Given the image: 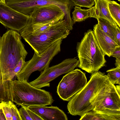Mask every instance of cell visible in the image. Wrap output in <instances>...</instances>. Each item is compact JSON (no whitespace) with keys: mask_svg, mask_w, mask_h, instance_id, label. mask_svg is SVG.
<instances>
[{"mask_svg":"<svg viewBox=\"0 0 120 120\" xmlns=\"http://www.w3.org/2000/svg\"><path fill=\"white\" fill-rule=\"evenodd\" d=\"M20 34L10 29L0 38V69L2 80H9L21 58L25 60L28 52Z\"/></svg>","mask_w":120,"mask_h":120,"instance_id":"obj_1","label":"cell"},{"mask_svg":"<svg viewBox=\"0 0 120 120\" xmlns=\"http://www.w3.org/2000/svg\"><path fill=\"white\" fill-rule=\"evenodd\" d=\"M108 80L106 75L100 71L92 74L84 87L68 101L67 106L68 113L72 115L81 116L92 110L97 96Z\"/></svg>","mask_w":120,"mask_h":120,"instance_id":"obj_2","label":"cell"},{"mask_svg":"<svg viewBox=\"0 0 120 120\" xmlns=\"http://www.w3.org/2000/svg\"><path fill=\"white\" fill-rule=\"evenodd\" d=\"M8 91L7 101L18 106H45L54 101L49 92L36 88L25 81L10 80Z\"/></svg>","mask_w":120,"mask_h":120,"instance_id":"obj_3","label":"cell"},{"mask_svg":"<svg viewBox=\"0 0 120 120\" xmlns=\"http://www.w3.org/2000/svg\"><path fill=\"white\" fill-rule=\"evenodd\" d=\"M76 50L79 61L78 67L91 74L98 71L105 66V55L98 45L93 30L85 32L78 42Z\"/></svg>","mask_w":120,"mask_h":120,"instance_id":"obj_4","label":"cell"},{"mask_svg":"<svg viewBox=\"0 0 120 120\" xmlns=\"http://www.w3.org/2000/svg\"><path fill=\"white\" fill-rule=\"evenodd\" d=\"M64 19L60 20L43 32L29 35L23 38L37 55L41 54L53 43L66 38L70 33Z\"/></svg>","mask_w":120,"mask_h":120,"instance_id":"obj_5","label":"cell"},{"mask_svg":"<svg viewBox=\"0 0 120 120\" xmlns=\"http://www.w3.org/2000/svg\"><path fill=\"white\" fill-rule=\"evenodd\" d=\"M92 110L120 120V95L109 79L97 96Z\"/></svg>","mask_w":120,"mask_h":120,"instance_id":"obj_6","label":"cell"},{"mask_svg":"<svg viewBox=\"0 0 120 120\" xmlns=\"http://www.w3.org/2000/svg\"><path fill=\"white\" fill-rule=\"evenodd\" d=\"M62 40L55 42L40 54L37 55L34 52L32 58L26 61L22 69L16 75L17 80L28 82L33 72L37 71L41 72L49 67L54 57L60 52Z\"/></svg>","mask_w":120,"mask_h":120,"instance_id":"obj_7","label":"cell"},{"mask_svg":"<svg viewBox=\"0 0 120 120\" xmlns=\"http://www.w3.org/2000/svg\"><path fill=\"white\" fill-rule=\"evenodd\" d=\"M5 4L15 10L25 15H29L35 7L52 4L59 7L64 14L65 23L72 22L70 13L76 6L71 0H5Z\"/></svg>","mask_w":120,"mask_h":120,"instance_id":"obj_8","label":"cell"},{"mask_svg":"<svg viewBox=\"0 0 120 120\" xmlns=\"http://www.w3.org/2000/svg\"><path fill=\"white\" fill-rule=\"evenodd\" d=\"M87 82L85 73L79 69H74L63 76L57 87V93L62 99L68 101Z\"/></svg>","mask_w":120,"mask_h":120,"instance_id":"obj_9","label":"cell"},{"mask_svg":"<svg viewBox=\"0 0 120 120\" xmlns=\"http://www.w3.org/2000/svg\"><path fill=\"white\" fill-rule=\"evenodd\" d=\"M79 62V60L75 58L65 59L58 64L46 68L41 72L37 78L29 83L38 89L49 87L51 81L63 74L73 70L78 67Z\"/></svg>","mask_w":120,"mask_h":120,"instance_id":"obj_10","label":"cell"},{"mask_svg":"<svg viewBox=\"0 0 120 120\" xmlns=\"http://www.w3.org/2000/svg\"><path fill=\"white\" fill-rule=\"evenodd\" d=\"M29 15L19 12L0 2V23L5 27L19 31L26 26Z\"/></svg>","mask_w":120,"mask_h":120,"instance_id":"obj_11","label":"cell"},{"mask_svg":"<svg viewBox=\"0 0 120 120\" xmlns=\"http://www.w3.org/2000/svg\"><path fill=\"white\" fill-rule=\"evenodd\" d=\"M63 15L65 16L64 12L56 5L50 4L37 6L29 15V20L26 25L52 21Z\"/></svg>","mask_w":120,"mask_h":120,"instance_id":"obj_12","label":"cell"},{"mask_svg":"<svg viewBox=\"0 0 120 120\" xmlns=\"http://www.w3.org/2000/svg\"><path fill=\"white\" fill-rule=\"evenodd\" d=\"M27 107L43 120H68L67 116L64 112L57 106H33Z\"/></svg>","mask_w":120,"mask_h":120,"instance_id":"obj_13","label":"cell"},{"mask_svg":"<svg viewBox=\"0 0 120 120\" xmlns=\"http://www.w3.org/2000/svg\"><path fill=\"white\" fill-rule=\"evenodd\" d=\"M93 31L98 45L105 55L110 57L114 50L117 47H120L103 32L97 24L94 25Z\"/></svg>","mask_w":120,"mask_h":120,"instance_id":"obj_14","label":"cell"},{"mask_svg":"<svg viewBox=\"0 0 120 120\" xmlns=\"http://www.w3.org/2000/svg\"><path fill=\"white\" fill-rule=\"evenodd\" d=\"M64 16L63 15L52 21L37 22L26 25L19 32L21 37L23 38L29 35H36L44 31L60 20L64 19Z\"/></svg>","mask_w":120,"mask_h":120,"instance_id":"obj_15","label":"cell"},{"mask_svg":"<svg viewBox=\"0 0 120 120\" xmlns=\"http://www.w3.org/2000/svg\"><path fill=\"white\" fill-rule=\"evenodd\" d=\"M109 0H96L94 8L96 19L99 17L105 19L115 26H118L111 16L108 7Z\"/></svg>","mask_w":120,"mask_h":120,"instance_id":"obj_16","label":"cell"},{"mask_svg":"<svg viewBox=\"0 0 120 120\" xmlns=\"http://www.w3.org/2000/svg\"><path fill=\"white\" fill-rule=\"evenodd\" d=\"M6 120H21L19 110L14 103L11 101H2L0 103Z\"/></svg>","mask_w":120,"mask_h":120,"instance_id":"obj_17","label":"cell"},{"mask_svg":"<svg viewBox=\"0 0 120 120\" xmlns=\"http://www.w3.org/2000/svg\"><path fill=\"white\" fill-rule=\"evenodd\" d=\"M72 14L71 18L74 24L77 22L83 21L89 17L97 18L94 6L85 9H82L81 7L75 6Z\"/></svg>","mask_w":120,"mask_h":120,"instance_id":"obj_18","label":"cell"},{"mask_svg":"<svg viewBox=\"0 0 120 120\" xmlns=\"http://www.w3.org/2000/svg\"><path fill=\"white\" fill-rule=\"evenodd\" d=\"M97 19L98 21L97 24L101 29L117 43L116 36L119 27L115 26L104 18L99 17Z\"/></svg>","mask_w":120,"mask_h":120,"instance_id":"obj_19","label":"cell"},{"mask_svg":"<svg viewBox=\"0 0 120 120\" xmlns=\"http://www.w3.org/2000/svg\"><path fill=\"white\" fill-rule=\"evenodd\" d=\"M108 7L109 13L117 26L120 27V5L116 1L109 0Z\"/></svg>","mask_w":120,"mask_h":120,"instance_id":"obj_20","label":"cell"},{"mask_svg":"<svg viewBox=\"0 0 120 120\" xmlns=\"http://www.w3.org/2000/svg\"><path fill=\"white\" fill-rule=\"evenodd\" d=\"M80 120H115L112 117L92 110L81 116Z\"/></svg>","mask_w":120,"mask_h":120,"instance_id":"obj_21","label":"cell"},{"mask_svg":"<svg viewBox=\"0 0 120 120\" xmlns=\"http://www.w3.org/2000/svg\"><path fill=\"white\" fill-rule=\"evenodd\" d=\"M107 76L113 84L120 85V67H116L107 70Z\"/></svg>","mask_w":120,"mask_h":120,"instance_id":"obj_22","label":"cell"},{"mask_svg":"<svg viewBox=\"0 0 120 120\" xmlns=\"http://www.w3.org/2000/svg\"><path fill=\"white\" fill-rule=\"evenodd\" d=\"M76 5L80 7L90 8L95 4L94 0H71Z\"/></svg>","mask_w":120,"mask_h":120,"instance_id":"obj_23","label":"cell"},{"mask_svg":"<svg viewBox=\"0 0 120 120\" xmlns=\"http://www.w3.org/2000/svg\"><path fill=\"white\" fill-rule=\"evenodd\" d=\"M26 61L22 58H21L16 67L14 69L9 80H12L15 76L24 67Z\"/></svg>","mask_w":120,"mask_h":120,"instance_id":"obj_24","label":"cell"},{"mask_svg":"<svg viewBox=\"0 0 120 120\" xmlns=\"http://www.w3.org/2000/svg\"><path fill=\"white\" fill-rule=\"evenodd\" d=\"M19 110L21 120H32L24 106H21Z\"/></svg>","mask_w":120,"mask_h":120,"instance_id":"obj_25","label":"cell"},{"mask_svg":"<svg viewBox=\"0 0 120 120\" xmlns=\"http://www.w3.org/2000/svg\"><path fill=\"white\" fill-rule=\"evenodd\" d=\"M24 106L32 120H43L41 117L29 109L27 106Z\"/></svg>","mask_w":120,"mask_h":120,"instance_id":"obj_26","label":"cell"},{"mask_svg":"<svg viewBox=\"0 0 120 120\" xmlns=\"http://www.w3.org/2000/svg\"><path fill=\"white\" fill-rule=\"evenodd\" d=\"M111 56L116 59L120 58V47H117L112 53Z\"/></svg>","mask_w":120,"mask_h":120,"instance_id":"obj_27","label":"cell"},{"mask_svg":"<svg viewBox=\"0 0 120 120\" xmlns=\"http://www.w3.org/2000/svg\"><path fill=\"white\" fill-rule=\"evenodd\" d=\"M116 38L117 44L119 45L120 46V30L119 27L117 28Z\"/></svg>","mask_w":120,"mask_h":120,"instance_id":"obj_28","label":"cell"},{"mask_svg":"<svg viewBox=\"0 0 120 120\" xmlns=\"http://www.w3.org/2000/svg\"><path fill=\"white\" fill-rule=\"evenodd\" d=\"M6 120L2 109L0 107V120Z\"/></svg>","mask_w":120,"mask_h":120,"instance_id":"obj_29","label":"cell"},{"mask_svg":"<svg viewBox=\"0 0 120 120\" xmlns=\"http://www.w3.org/2000/svg\"><path fill=\"white\" fill-rule=\"evenodd\" d=\"M115 64L116 67H120V58L116 59Z\"/></svg>","mask_w":120,"mask_h":120,"instance_id":"obj_30","label":"cell"},{"mask_svg":"<svg viewBox=\"0 0 120 120\" xmlns=\"http://www.w3.org/2000/svg\"><path fill=\"white\" fill-rule=\"evenodd\" d=\"M116 89L119 95H120V85H117L115 86Z\"/></svg>","mask_w":120,"mask_h":120,"instance_id":"obj_31","label":"cell"},{"mask_svg":"<svg viewBox=\"0 0 120 120\" xmlns=\"http://www.w3.org/2000/svg\"><path fill=\"white\" fill-rule=\"evenodd\" d=\"M0 2L5 4V0H0Z\"/></svg>","mask_w":120,"mask_h":120,"instance_id":"obj_32","label":"cell"},{"mask_svg":"<svg viewBox=\"0 0 120 120\" xmlns=\"http://www.w3.org/2000/svg\"><path fill=\"white\" fill-rule=\"evenodd\" d=\"M1 71L0 69V80L1 78Z\"/></svg>","mask_w":120,"mask_h":120,"instance_id":"obj_33","label":"cell"},{"mask_svg":"<svg viewBox=\"0 0 120 120\" xmlns=\"http://www.w3.org/2000/svg\"><path fill=\"white\" fill-rule=\"evenodd\" d=\"M94 0V1L95 2H96V0Z\"/></svg>","mask_w":120,"mask_h":120,"instance_id":"obj_34","label":"cell"},{"mask_svg":"<svg viewBox=\"0 0 120 120\" xmlns=\"http://www.w3.org/2000/svg\"><path fill=\"white\" fill-rule=\"evenodd\" d=\"M118 1H120V0H117Z\"/></svg>","mask_w":120,"mask_h":120,"instance_id":"obj_35","label":"cell"},{"mask_svg":"<svg viewBox=\"0 0 120 120\" xmlns=\"http://www.w3.org/2000/svg\"></svg>","mask_w":120,"mask_h":120,"instance_id":"obj_36","label":"cell"}]
</instances>
